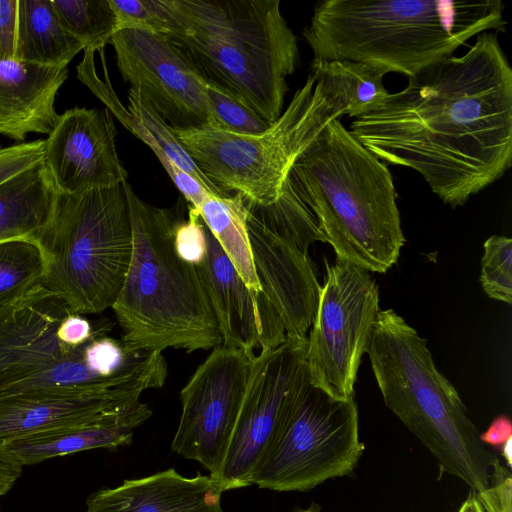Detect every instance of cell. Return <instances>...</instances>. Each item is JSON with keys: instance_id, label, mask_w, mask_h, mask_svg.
I'll list each match as a JSON object with an SVG mask.
<instances>
[{"instance_id": "cell-1", "label": "cell", "mask_w": 512, "mask_h": 512, "mask_svg": "<svg viewBox=\"0 0 512 512\" xmlns=\"http://www.w3.org/2000/svg\"><path fill=\"white\" fill-rule=\"evenodd\" d=\"M350 128L379 160L416 170L445 204L464 205L512 164V69L498 33L409 77Z\"/></svg>"}, {"instance_id": "cell-2", "label": "cell", "mask_w": 512, "mask_h": 512, "mask_svg": "<svg viewBox=\"0 0 512 512\" xmlns=\"http://www.w3.org/2000/svg\"><path fill=\"white\" fill-rule=\"evenodd\" d=\"M151 2L163 34L209 86L269 124L280 117L299 49L279 0Z\"/></svg>"}, {"instance_id": "cell-3", "label": "cell", "mask_w": 512, "mask_h": 512, "mask_svg": "<svg viewBox=\"0 0 512 512\" xmlns=\"http://www.w3.org/2000/svg\"><path fill=\"white\" fill-rule=\"evenodd\" d=\"M500 0H325L302 35L314 61H353L412 77L474 35L505 32Z\"/></svg>"}, {"instance_id": "cell-4", "label": "cell", "mask_w": 512, "mask_h": 512, "mask_svg": "<svg viewBox=\"0 0 512 512\" xmlns=\"http://www.w3.org/2000/svg\"><path fill=\"white\" fill-rule=\"evenodd\" d=\"M286 180L336 259L378 273L397 262L405 239L392 175L338 119L297 158Z\"/></svg>"}, {"instance_id": "cell-5", "label": "cell", "mask_w": 512, "mask_h": 512, "mask_svg": "<svg viewBox=\"0 0 512 512\" xmlns=\"http://www.w3.org/2000/svg\"><path fill=\"white\" fill-rule=\"evenodd\" d=\"M133 250L123 286L112 305L130 350L187 352L222 344L218 324L194 265L174 247L184 220L183 200L171 208L152 206L126 182Z\"/></svg>"}, {"instance_id": "cell-6", "label": "cell", "mask_w": 512, "mask_h": 512, "mask_svg": "<svg viewBox=\"0 0 512 512\" xmlns=\"http://www.w3.org/2000/svg\"><path fill=\"white\" fill-rule=\"evenodd\" d=\"M386 406L472 491L488 488L495 458L484 446L450 381L436 368L426 339L394 310H380L366 352Z\"/></svg>"}, {"instance_id": "cell-7", "label": "cell", "mask_w": 512, "mask_h": 512, "mask_svg": "<svg viewBox=\"0 0 512 512\" xmlns=\"http://www.w3.org/2000/svg\"><path fill=\"white\" fill-rule=\"evenodd\" d=\"M346 114L343 82L330 61L311 62L305 83L267 129L240 135L173 129L200 171L222 192L257 205L276 201L297 158L332 120Z\"/></svg>"}, {"instance_id": "cell-8", "label": "cell", "mask_w": 512, "mask_h": 512, "mask_svg": "<svg viewBox=\"0 0 512 512\" xmlns=\"http://www.w3.org/2000/svg\"><path fill=\"white\" fill-rule=\"evenodd\" d=\"M126 182L57 191L51 215L33 239L43 258L39 285L74 313L111 308L123 286L133 250Z\"/></svg>"}, {"instance_id": "cell-9", "label": "cell", "mask_w": 512, "mask_h": 512, "mask_svg": "<svg viewBox=\"0 0 512 512\" xmlns=\"http://www.w3.org/2000/svg\"><path fill=\"white\" fill-rule=\"evenodd\" d=\"M73 312L59 297L36 285L0 307V397L29 391H78L140 399L141 382L103 378L87 362L84 348L57 334Z\"/></svg>"}, {"instance_id": "cell-10", "label": "cell", "mask_w": 512, "mask_h": 512, "mask_svg": "<svg viewBox=\"0 0 512 512\" xmlns=\"http://www.w3.org/2000/svg\"><path fill=\"white\" fill-rule=\"evenodd\" d=\"M363 450L354 398L335 399L308 379L250 483L277 492L309 491L326 480L350 474Z\"/></svg>"}, {"instance_id": "cell-11", "label": "cell", "mask_w": 512, "mask_h": 512, "mask_svg": "<svg viewBox=\"0 0 512 512\" xmlns=\"http://www.w3.org/2000/svg\"><path fill=\"white\" fill-rule=\"evenodd\" d=\"M306 363L310 383L338 400L354 398L362 356L367 352L379 309L378 286L368 271L336 259L328 264Z\"/></svg>"}, {"instance_id": "cell-12", "label": "cell", "mask_w": 512, "mask_h": 512, "mask_svg": "<svg viewBox=\"0 0 512 512\" xmlns=\"http://www.w3.org/2000/svg\"><path fill=\"white\" fill-rule=\"evenodd\" d=\"M307 339L286 341L255 355L242 406L218 474L222 491L251 485L252 472L309 379Z\"/></svg>"}, {"instance_id": "cell-13", "label": "cell", "mask_w": 512, "mask_h": 512, "mask_svg": "<svg viewBox=\"0 0 512 512\" xmlns=\"http://www.w3.org/2000/svg\"><path fill=\"white\" fill-rule=\"evenodd\" d=\"M254 351L218 345L180 392L171 449L214 478L224 461L249 382Z\"/></svg>"}, {"instance_id": "cell-14", "label": "cell", "mask_w": 512, "mask_h": 512, "mask_svg": "<svg viewBox=\"0 0 512 512\" xmlns=\"http://www.w3.org/2000/svg\"><path fill=\"white\" fill-rule=\"evenodd\" d=\"M118 71L173 129H221L209 85L164 34L124 29L110 39Z\"/></svg>"}, {"instance_id": "cell-15", "label": "cell", "mask_w": 512, "mask_h": 512, "mask_svg": "<svg viewBox=\"0 0 512 512\" xmlns=\"http://www.w3.org/2000/svg\"><path fill=\"white\" fill-rule=\"evenodd\" d=\"M111 112L74 107L59 115L45 140L44 162L58 192L81 193L127 181L116 150Z\"/></svg>"}, {"instance_id": "cell-16", "label": "cell", "mask_w": 512, "mask_h": 512, "mask_svg": "<svg viewBox=\"0 0 512 512\" xmlns=\"http://www.w3.org/2000/svg\"><path fill=\"white\" fill-rule=\"evenodd\" d=\"M246 226L259 283L278 313L287 339H307L321 289L314 263L248 207Z\"/></svg>"}, {"instance_id": "cell-17", "label": "cell", "mask_w": 512, "mask_h": 512, "mask_svg": "<svg viewBox=\"0 0 512 512\" xmlns=\"http://www.w3.org/2000/svg\"><path fill=\"white\" fill-rule=\"evenodd\" d=\"M205 225V224H204ZM207 254L196 266L220 331L222 345L254 351L273 349L287 337L283 323L264 294L251 292L205 226Z\"/></svg>"}, {"instance_id": "cell-18", "label": "cell", "mask_w": 512, "mask_h": 512, "mask_svg": "<svg viewBox=\"0 0 512 512\" xmlns=\"http://www.w3.org/2000/svg\"><path fill=\"white\" fill-rule=\"evenodd\" d=\"M222 493L210 475L188 478L170 468L95 491L85 512H224Z\"/></svg>"}, {"instance_id": "cell-19", "label": "cell", "mask_w": 512, "mask_h": 512, "mask_svg": "<svg viewBox=\"0 0 512 512\" xmlns=\"http://www.w3.org/2000/svg\"><path fill=\"white\" fill-rule=\"evenodd\" d=\"M152 410L140 400L119 410L15 439L5 446L25 465L85 450H116L132 443L134 430L148 420Z\"/></svg>"}, {"instance_id": "cell-20", "label": "cell", "mask_w": 512, "mask_h": 512, "mask_svg": "<svg viewBox=\"0 0 512 512\" xmlns=\"http://www.w3.org/2000/svg\"><path fill=\"white\" fill-rule=\"evenodd\" d=\"M66 68L0 61V135L24 141L28 133L49 135L59 115L54 103Z\"/></svg>"}, {"instance_id": "cell-21", "label": "cell", "mask_w": 512, "mask_h": 512, "mask_svg": "<svg viewBox=\"0 0 512 512\" xmlns=\"http://www.w3.org/2000/svg\"><path fill=\"white\" fill-rule=\"evenodd\" d=\"M140 399L78 391H29L0 397V444L130 406Z\"/></svg>"}, {"instance_id": "cell-22", "label": "cell", "mask_w": 512, "mask_h": 512, "mask_svg": "<svg viewBox=\"0 0 512 512\" xmlns=\"http://www.w3.org/2000/svg\"><path fill=\"white\" fill-rule=\"evenodd\" d=\"M57 189L44 161L0 185V242L33 241L48 221Z\"/></svg>"}, {"instance_id": "cell-23", "label": "cell", "mask_w": 512, "mask_h": 512, "mask_svg": "<svg viewBox=\"0 0 512 512\" xmlns=\"http://www.w3.org/2000/svg\"><path fill=\"white\" fill-rule=\"evenodd\" d=\"M83 50L61 24L52 0H18L16 62L66 68Z\"/></svg>"}, {"instance_id": "cell-24", "label": "cell", "mask_w": 512, "mask_h": 512, "mask_svg": "<svg viewBox=\"0 0 512 512\" xmlns=\"http://www.w3.org/2000/svg\"><path fill=\"white\" fill-rule=\"evenodd\" d=\"M200 217L223 252L255 295L262 291L253 263L246 226V199L239 193L208 197L198 209Z\"/></svg>"}, {"instance_id": "cell-25", "label": "cell", "mask_w": 512, "mask_h": 512, "mask_svg": "<svg viewBox=\"0 0 512 512\" xmlns=\"http://www.w3.org/2000/svg\"><path fill=\"white\" fill-rule=\"evenodd\" d=\"M246 204L267 226L291 240L306 254L314 242H325L315 216L287 180L279 198L273 203L263 206L246 200Z\"/></svg>"}, {"instance_id": "cell-26", "label": "cell", "mask_w": 512, "mask_h": 512, "mask_svg": "<svg viewBox=\"0 0 512 512\" xmlns=\"http://www.w3.org/2000/svg\"><path fill=\"white\" fill-rule=\"evenodd\" d=\"M58 18L83 50L99 51L117 32L109 0H52Z\"/></svg>"}, {"instance_id": "cell-27", "label": "cell", "mask_w": 512, "mask_h": 512, "mask_svg": "<svg viewBox=\"0 0 512 512\" xmlns=\"http://www.w3.org/2000/svg\"><path fill=\"white\" fill-rule=\"evenodd\" d=\"M42 275V254L33 241L0 242V307L38 285Z\"/></svg>"}, {"instance_id": "cell-28", "label": "cell", "mask_w": 512, "mask_h": 512, "mask_svg": "<svg viewBox=\"0 0 512 512\" xmlns=\"http://www.w3.org/2000/svg\"><path fill=\"white\" fill-rule=\"evenodd\" d=\"M345 92L346 114L358 118L378 109L389 93L383 84L384 72L353 61H331Z\"/></svg>"}, {"instance_id": "cell-29", "label": "cell", "mask_w": 512, "mask_h": 512, "mask_svg": "<svg viewBox=\"0 0 512 512\" xmlns=\"http://www.w3.org/2000/svg\"><path fill=\"white\" fill-rule=\"evenodd\" d=\"M480 282L492 299L512 302V239L492 235L484 242Z\"/></svg>"}, {"instance_id": "cell-30", "label": "cell", "mask_w": 512, "mask_h": 512, "mask_svg": "<svg viewBox=\"0 0 512 512\" xmlns=\"http://www.w3.org/2000/svg\"><path fill=\"white\" fill-rule=\"evenodd\" d=\"M208 96L219 121L220 130L252 135L261 133L271 125L246 106L211 86L208 87Z\"/></svg>"}, {"instance_id": "cell-31", "label": "cell", "mask_w": 512, "mask_h": 512, "mask_svg": "<svg viewBox=\"0 0 512 512\" xmlns=\"http://www.w3.org/2000/svg\"><path fill=\"white\" fill-rule=\"evenodd\" d=\"M174 247L184 262L195 267L205 259L207 238L198 209L188 206V219L182 220L174 231Z\"/></svg>"}, {"instance_id": "cell-32", "label": "cell", "mask_w": 512, "mask_h": 512, "mask_svg": "<svg viewBox=\"0 0 512 512\" xmlns=\"http://www.w3.org/2000/svg\"><path fill=\"white\" fill-rule=\"evenodd\" d=\"M117 32L124 29L164 33L163 23L151 0H109Z\"/></svg>"}, {"instance_id": "cell-33", "label": "cell", "mask_w": 512, "mask_h": 512, "mask_svg": "<svg viewBox=\"0 0 512 512\" xmlns=\"http://www.w3.org/2000/svg\"><path fill=\"white\" fill-rule=\"evenodd\" d=\"M45 140L0 146V185L44 161Z\"/></svg>"}, {"instance_id": "cell-34", "label": "cell", "mask_w": 512, "mask_h": 512, "mask_svg": "<svg viewBox=\"0 0 512 512\" xmlns=\"http://www.w3.org/2000/svg\"><path fill=\"white\" fill-rule=\"evenodd\" d=\"M477 496L485 512H512V477L498 459L492 465L488 488Z\"/></svg>"}, {"instance_id": "cell-35", "label": "cell", "mask_w": 512, "mask_h": 512, "mask_svg": "<svg viewBox=\"0 0 512 512\" xmlns=\"http://www.w3.org/2000/svg\"><path fill=\"white\" fill-rule=\"evenodd\" d=\"M18 0H0V61H15Z\"/></svg>"}, {"instance_id": "cell-36", "label": "cell", "mask_w": 512, "mask_h": 512, "mask_svg": "<svg viewBox=\"0 0 512 512\" xmlns=\"http://www.w3.org/2000/svg\"><path fill=\"white\" fill-rule=\"evenodd\" d=\"M24 464L5 445L0 444V497L4 496L21 476Z\"/></svg>"}, {"instance_id": "cell-37", "label": "cell", "mask_w": 512, "mask_h": 512, "mask_svg": "<svg viewBox=\"0 0 512 512\" xmlns=\"http://www.w3.org/2000/svg\"><path fill=\"white\" fill-rule=\"evenodd\" d=\"M512 438V424L510 419L501 415L493 420L489 428L480 434V439L483 443H488L493 446H500L505 444Z\"/></svg>"}, {"instance_id": "cell-38", "label": "cell", "mask_w": 512, "mask_h": 512, "mask_svg": "<svg viewBox=\"0 0 512 512\" xmlns=\"http://www.w3.org/2000/svg\"><path fill=\"white\" fill-rule=\"evenodd\" d=\"M458 512H485L477 493L471 491L466 500L462 503Z\"/></svg>"}, {"instance_id": "cell-39", "label": "cell", "mask_w": 512, "mask_h": 512, "mask_svg": "<svg viewBox=\"0 0 512 512\" xmlns=\"http://www.w3.org/2000/svg\"><path fill=\"white\" fill-rule=\"evenodd\" d=\"M291 512H321V507L317 503L312 502L306 508L296 507Z\"/></svg>"}, {"instance_id": "cell-40", "label": "cell", "mask_w": 512, "mask_h": 512, "mask_svg": "<svg viewBox=\"0 0 512 512\" xmlns=\"http://www.w3.org/2000/svg\"><path fill=\"white\" fill-rule=\"evenodd\" d=\"M503 446V455L507 461V464L511 465V440H508Z\"/></svg>"}]
</instances>
